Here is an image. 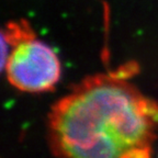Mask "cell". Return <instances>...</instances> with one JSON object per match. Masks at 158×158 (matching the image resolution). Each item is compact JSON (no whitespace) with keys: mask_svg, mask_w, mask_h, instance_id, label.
<instances>
[{"mask_svg":"<svg viewBox=\"0 0 158 158\" xmlns=\"http://www.w3.org/2000/svg\"><path fill=\"white\" fill-rule=\"evenodd\" d=\"M157 128L158 104L118 74L82 80L47 123L57 158H152Z\"/></svg>","mask_w":158,"mask_h":158,"instance_id":"6da1fadb","label":"cell"},{"mask_svg":"<svg viewBox=\"0 0 158 158\" xmlns=\"http://www.w3.org/2000/svg\"><path fill=\"white\" fill-rule=\"evenodd\" d=\"M3 49L11 47L2 67L9 82L21 91L44 92L60 77V63L52 47L35 39L27 24L11 23L2 33Z\"/></svg>","mask_w":158,"mask_h":158,"instance_id":"7a4b0ae2","label":"cell"}]
</instances>
